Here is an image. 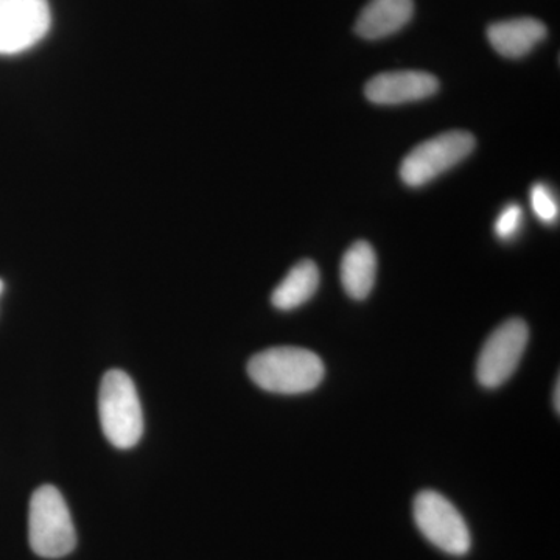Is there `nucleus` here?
<instances>
[{"label":"nucleus","instance_id":"obj_12","mask_svg":"<svg viewBox=\"0 0 560 560\" xmlns=\"http://www.w3.org/2000/svg\"><path fill=\"white\" fill-rule=\"evenodd\" d=\"M319 287V270L313 260L294 265L285 279L276 287L271 302L278 311L290 312L311 301Z\"/></svg>","mask_w":560,"mask_h":560},{"label":"nucleus","instance_id":"obj_4","mask_svg":"<svg viewBox=\"0 0 560 560\" xmlns=\"http://www.w3.org/2000/svg\"><path fill=\"white\" fill-rule=\"evenodd\" d=\"M477 140L467 131H448L415 147L400 164V178L407 186L422 187L451 171L475 150Z\"/></svg>","mask_w":560,"mask_h":560},{"label":"nucleus","instance_id":"obj_13","mask_svg":"<svg viewBox=\"0 0 560 560\" xmlns=\"http://www.w3.org/2000/svg\"><path fill=\"white\" fill-rule=\"evenodd\" d=\"M530 208L545 224H552L559 219V202L545 184H534L530 189Z\"/></svg>","mask_w":560,"mask_h":560},{"label":"nucleus","instance_id":"obj_11","mask_svg":"<svg viewBox=\"0 0 560 560\" xmlns=\"http://www.w3.org/2000/svg\"><path fill=\"white\" fill-rule=\"evenodd\" d=\"M377 278V256L368 242H357L348 250L341 260L342 289L349 298L363 301L370 296Z\"/></svg>","mask_w":560,"mask_h":560},{"label":"nucleus","instance_id":"obj_3","mask_svg":"<svg viewBox=\"0 0 560 560\" xmlns=\"http://www.w3.org/2000/svg\"><path fill=\"white\" fill-rule=\"evenodd\" d=\"M28 541L32 550L46 559L65 558L75 548V526L68 504L55 486H40L32 495Z\"/></svg>","mask_w":560,"mask_h":560},{"label":"nucleus","instance_id":"obj_6","mask_svg":"<svg viewBox=\"0 0 560 560\" xmlns=\"http://www.w3.org/2000/svg\"><path fill=\"white\" fill-rule=\"evenodd\" d=\"M529 341L528 324L521 318L504 320L490 334L477 363V378L485 388L504 385L521 363Z\"/></svg>","mask_w":560,"mask_h":560},{"label":"nucleus","instance_id":"obj_2","mask_svg":"<svg viewBox=\"0 0 560 560\" xmlns=\"http://www.w3.org/2000/svg\"><path fill=\"white\" fill-rule=\"evenodd\" d=\"M98 415L103 434L114 447L125 451L138 444L143 434L142 407L127 372H106L98 393Z\"/></svg>","mask_w":560,"mask_h":560},{"label":"nucleus","instance_id":"obj_8","mask_svg":"<svg viewBox=\"0 0 560 560\" xmlns=\"http://www.w3.org/2000/svg\"><path fill=\"white\" fill-rule=\"evenodd\" d=\"M440 91V80L422 70L383 72L368 81L364 95L375 105L390 106L419 102Z\"/></svg>","mask_w":560,"mask_h":560},{"label":"nucleus","instance_id":"obj_7","mask_svg":"<svg viewBox=\"0 0 560 560\" xmlns=\"http://www.w3.org/2000/svg\"><path fill=\"white\" fill-rule=\"evenodd\" d=\"M49 0H0V55L32 49L50 31Z\"/></svg>","mask_w":560,"mask_h":560},{"label":"nucleus","instance_id":"obj_10","mask_svg":"<svg viewBox=\"0 0 560 560\" xmlns=\"http://www.w3.org/2000/svg\"><path fill=\"white\" fill-rule=\"evenodd\" d=\"M412 14V0H371L357 20L355 32L364 39L386 38L401 31Z\"/></svg>","mask_w":560,"mask_h":560},{"label":"nucleus","instance_id":"obj_5","mask_svg":"<svg viewBox=\"0 0 560 560\" xmlns=\"http://www.w3.org/2000/svg\"><path fill=\"white\" fill-rule=\"evenodd\" d=\"M412 514L420 533L430 544L451 556H464L470 550L469 526L460 512L434 490H422L412 504Z\"/></svg>","mask_w":560,"mask_h":560},{"label":"nucleus","instance_id":"obj_16","mask_svg":"<svg viewBox=\"0 0 560 560\" xmlns=\"http://www.w3.org/2000/svg\"><path fill=\"white\" fill-rule=\"evenodd\" d=\"M3 293V282H2V279H0V294Z\"/></svg>","mask_w":560,"mask_h":560},{"label":"nucleus","instance_id":"obj_1","mask_svg":"<svg viewBox=\"0 0 560 560\" xmlns=\"http://www.w3.org/2000/svg\"><path fill=\"white\" fill-rule=\"evenodd\" d=\"M250 381L275 394H304L318 388L326 375L323 360L308 349L271 348L256 353L248 363Z\"/></svg>","mask_w":560,"mask_h":560},{"label":"nucleus","instance_id":"obj_14","mask_svg":"<svg viewBox=\"0 0 560 560\" xmlns=\"http://www.w3.org/2000/svg\"><path fill=\"white\" fill-rule=\"evenodd\" d=\"M523 223V210L521 206L511 202L506 208L501 210L500 215L497 217L493 231L497 237L501 241H511L512 237L518 234Z\"/></svg>","mask_w":560,"mask_h":560},{"label":"nucleus","instance_id":"obj_9","mask_svg":"<svg viewBox=\"0 0 560 560\" xmlns=\"http://www.w3.org/2000/svg\"><path fill=\"white\" fill-rule=\"evenodd\" d=\"M545 38H547V27L544 22L534 18L500 21L489 25L488 28L490 46L501 57L511 58V60L526 57Z\"/></svg>","mask_w":560,"mask_h":560},{"label":"nucleus","instance_id":"obj_15","mask_svg":"<svg viewBox=\"0 0 560 560\" xmlns=\"http://www.w3.org/2000/svg\"><path fill=\"white\" fill-rule=\"evenodd\" d=\"M555 390H556V393H555V408H556V412H558V415H559V410H560V400H559L560 383H559V378H558V382H556Z\"/></svg>","mask_w":560,"mask_h":560}]
</instances>
